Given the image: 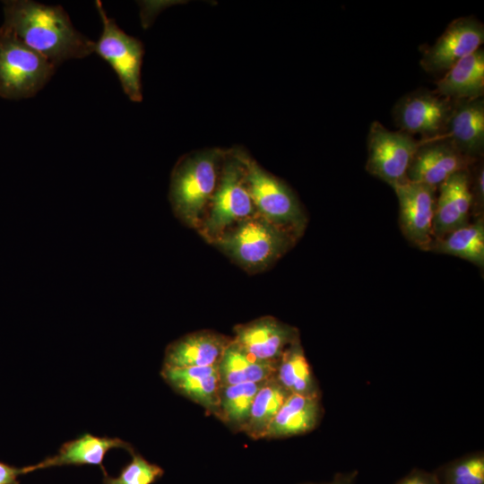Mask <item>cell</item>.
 <instances>
[{
  "label": "cell",
  "instance_id": "7c38bea8",
  "mask_svg": "<svg viewBox=\"0 0 484 484\" xmlns=\"http://www.w3.org/2000/svg\"><path fill=\"white\" fill-rule=\"evenodd\" d=\"M419 141L408 170V179L438 188L452 175L468 170L478 159L460 152L447 140Z\"/></svg>",
  "mask_w": 484,
  "mask_h": 484
},
{
  "label": "cell",
  "instance_id": "d4e9b609",
  "mask_svg": "<svg viewBox=\"0 0 484 484\" xmlns=\"http://www.w3.org/2000/svg\"><path fill=\"white\" fill-rule=\"evenodd\" d=\"M264 382L221 386L220 402L214 414L235 430H244L254 398Z\"/></svg>",
  "mask_w": 484,
  "mask_h": 484
},
{
  "label": "cell",
  "instance_id": "9a60e30c",
  "mask_svg": "<svg viewBox=\"0 0 484 484\" xmlns=\"http://www.w3.org/2000/svg\"><path fill=\"white\" fill-rule=\"evenodd\" d=\"M114 448H122L134 453V447L118 437L97 436L84 433L78 437L65 442L57 453L43 461L24 467L25 474L37 470L67 465H98L106 472L103 460L106 454Z\"/></svg>",
  "mask_w": 484,
  "mask_h": 484
},
{
  "label": "cell",
  "instance_id": "cb8c5ba5",
  "mask_svg": "<svg viewBox=\"0 0 484 484\" xmlns=\"http://www.w3.org/2000/svg\"><path fill=\"white\" fill-rule=\"evenodd\" d=\"M432 251L484 265V223L482 217L434 241Z\"/></svg>",
  "mask_w": 484,
  "mask_h": 484
},
{
  "label": "cell",
  "instance_id": "ac0fdd59",
  "mask_svg": "<svg viewBox=\"0 0 484 484\" xmlns=\"http://www.w3.org/2000/svg\"><path fill=\"white\" fill-rule=\"evenodd\" d=\"M231 340L209 331L187 334L168 345L162 367H192L217 365Z\"/></svg>",
  "mask_w": 484,
  "mask_h": 484
},
{
  "label": "cell",
  "instance_id": "52a82bcc",
  "mask_svg": "<svg viewBox=\"0 0 484 484\" xmlns=\"http://www.w3.org/2000/svg\"><path fill=\"white\" fill-rule=\"evenodd\" d=\"M211 201L209 215L199 227L209 241L217 239L234 222L238 223L256 213L243 167L232 153L225 160L220 183Z\"/></svg>",
  "mask_w": 484,
  "mask_h": 484
},
{
  "label": "cell",
  "instance_id": "4fadbf2b",
  "mask_svg": "<svg viewBox=\"0 0 484 484\" xmlns=\"http://www.w3.org/2000/svg\"><path fill=\"white\" fill-rule=\"evenodd\" d=\"M232 339L256 359L278 362L285 350L299 340L298 330L272 316H264L234 328Z\"/></svg>",
  "mask_w": 484,
  "mask_h": 484
},
{
  "label": "cell",
  "instance_id": "8fae6325",
  "mask_svg": "<svg viewBox=\"0 0 484 484\" xmlns=\"http://www.w3.org/2000/svg\"><path fill=\"white\" fill-rule=\"evenodd\" d=\"M393 190L399 202L400 226L404 237L418 248L431 250L437 189L408 179Z\"/></svg>",
  "mask_w": 484,
  "mask_h": 484
},
{
  "label": "cell",
  "instance_id": "4dcf8cb0",
  "mask_svg": "<svg viewBox=\"0 0 484 484\" xmlns=\"http://www.w3.org/2000/svg\"><path fill=\"white\" fill-rule=\"evenodd\" d=\"M356 476H357L356 471L348 472V473H339L330 482L321 483V484H354Z\"/></svg>",
  "mask_w": 484,
  "mask_h": 484
},
{
  "label": "cell",
  "instance_id": "ba28073f",
  "mask_svg": "<svg viewBox=\"0 0 484 484\" xmlns=\"http://www.w3.org/2000/svg\"><path fill=\"white\" fill-rule=\"evenodd\" d=\"M419 141L402 131H391L381 123L371 124L367 134L366 169L393 188L408 180V170Z\"/></svg>",
  "mask_w": 484,
  "mask_h": 484
},
{
  "label": "cell",
  "instance_id": "3957f363",
  "mask_svg": "<svg viewBox=\"0 0 484 484\" xmlns=\"http://www.w3.org/2000/svg\"><path fill=\"white\" fill-rule=\"evenodd\" d=\"M232 154L243 167L256 212L295 239L300 238L307 219L293 191L246 153L235 151Z\"/></svg>",
  "mask_w": 484,
  "mask_h": 484
},
{
  "label": "cell",
  "instance_id": "277c9868",
  "mask_svg": "<svg viewBox=\"0 0 484 484\" xmlns=\"http://www.w3.org/2000/svg\"><path fill=\"white\" fill-rule=\"evenodd\" d=\"M221 156L217 150L194 154L180 161L172 173L169 200L175 214L189 226H199L205 204L215 191Z\"/></svg>",
  "mask_w": 484,
  "mask_h": 484
},
{
  "label": "cell",
  "instance_id": "484cf974",
  "mask_svg": "<svg viewBox=\"0 0 484 484\" xmlns=\"http://www.w3.org/2000/svg\"><path fill=\"white\" fill-rule=\"evenodd\" d=\"M436 473L439 484H484V454L477 452L457 458Z\"/></svg>",
  "mask_w": 484,
  "mask_h": 484
},
{
  "label": "cell",
  "instance_id": "4316f807",
  "mask_svg": "<svg viewBox=\"0 0 484 484\" xmlns=\"http://www.w3.org/2000/svg\"><path fill=\"white\" fill-rule=\"evenodd\" d=\"M132 460L120 471L117 477L103 472V484H152L162 477L164 471L155 463L134 452Z\"/></svg>",
  "mask_w": 484,
  "mask_h": 484
},
{
  "label": "cell",
  "instance_id": "603a6c76",
  "mask_svg": "<svg viewBox=\"0 0 484 484\" xmlns=\"http://www.w3.org/2000/svg\"><path fill=\"white\" fill-rule=\"evenodd\" d=\"M290 393L275 376L264 381L258 389L244 428L251 438H264L266 431Z\"/></svg>",
  "mask_w": 484,
  "mask_h": 484
},
{
  "label": "cell",
  "instance_id": "d6986e66",
  "mask_svg": "<svg viewBox=\"0 0 484 484\" xmlns=\"http://www.w3.org/2000/svg\"><path fill=\"white\" fill-rule=\"evenodd\" d=\"M322 416L320 397L290 393L271 422L264 438H281L313 430Z\"/></svg>",
  "mask_w": 484,
  "mask_h": 484
},
{
  "label": "cell",
  "instance_id": "44dd1931",
  "mask_svg": "<svg viewBox=\"0 0 484 484\" xmlns=\"http://www.w3.org/2000/svg\"><path fill=\"white\" fill-rule=\"evenodd\" d=\"M277 364L255 359L231 340L218 365L220 385L264 382L275 376Z\"/></svg>",
  "mask_w": 484,
  "mask_h": 484
},
{
  "label": "cell",
  "instance_id": "f546056e",
  "mask_svg": "<svg viewBox=\"0 0 484 484\" xmlns=\"http://www.w3.org/2000/svg\"><path fill=\"white\" fill-rule=\"evenodd\" d=\"M25 474L24 467L17 468L0 462V484H20L18 477Z\"/></svg>",
  "mask_w": 484,
  "mask_h": 484
},
{
  "label": "cell",
  "instance_id": "f1b7e54d",
  "mask_svg": "<svg viewBox=\"0 0 484 484\" xmlns=\"http://www.w3.org/2000/svg\"><path fill=\"white\" fill-rule=\"evenodd\" d=\"M395 484H439V480L436 472L413 469Z\"/></svg>",
  "mask_w": 484,
  "mask_h": 484
},
{
  "label": "cell",
  "instance_id": "e0dca14e",
  "mask_svg": "<svg viewBox=\"0 0 484 484\" xmlns=\"http://www.w3.org/2000/svg\"><path fill=\"white\" fill-rule=\"evenodd\" d=\"M218 365L192 367H162L160 375L177 393L216 413L221 388Z\"/></svg>",
  "mask_w": 484,
  "mask_h": 484
},
{
  "label": "cell",
  "instance_id": "6da1fadb",
  "mask_svg": "<svg viewBox=\"0 0 484 484\" xmlns=\"http://www.w3.org/2000/svg\"><path fill=\"white\" fill-rule=\"evenodd\" d=\"M48 59L56 68L65 61L94 52L95 42L78 31L65 10L31 0L4 2L0 27Z\"/></svg>",
  "mask_w": 484,
  "mask_h": 484
},
{
  "label": "cell",
  "instance_id": "2e32d148",
  "mask_svg": "<svg viewBox=\"0 0 484 484\" xmlns=\"http://www.w3.org/2000/svg\"><path fill=\"white\" fill-rule=\"evenodd\" d=\"M460 152L471 159H480L484 151L483 98L455 100L444 134Z\"/></svg>",
  "mask_w": 484,
  "mask_h": 484
},
{
  "label": "cell",
  "instance_id": "7a4b0ae2",
  "mask_svg": "<svg viewBox=\"0 0 484 484\" xmlns=\"http://www.w3.org/2000/svg\"><path fill=\"white\" fill-rule=\"evenodd\" d=\"M296 239L257 212L229 229L213 242L249 272L262 271L293 245Z\"/></svg>",
  "mask_w": 484,
  "mask_h": 484
},
{
  "label": "cell",
  "instance_id": "30bf717a",
  "mask_svg": "<svg viewBox=\"0 0 484 484\" xmlns=\"http://www.w3.org/2000/svg\"><path fill=\"white\" fill-rule=\"evenodd\" d=\"M484 26L475 17L451 22L434 44L424 48L420 65L428 73H445L463 57L480 48Z\"/></svg>",
  "mask_w": 484,
  "mask_h": 484
},
{
  "label": "cell",
  "instance_id": "8992f818",
  "mask_svg": "<svg viewBox=\"0 0 484 484\" xmlns=\"http://www.w3.org/2000/svg\"><path fill=\"white\" fill-rule=\"evenodd\" d=\"M95 6L102 22V31L94 44V52L115 71L128 99L141 102L143 45L136 38L125 33L113 18L108 16L100 1L97 0Z\"/></svg>",
  "mask_w": 484,
  "mask_h": 484
},
{
  "label": "cell",
  "instance_id": "9c48e42d",
  "mask_svg": "<svg viewBox=\"0 0 484 484\" xmlns=\"http://www.w3.org/2000/svg\"><path fill=\"white\" fill-rule=\"evenodd\" d=\"M454 103L435 91L416 90L396 102L393 120L400 131L419 134L420 141L438 139L445 132Z\"/></svg>",
  "mask_w": 484,
  "mask_h": 484
},
{
  "label": "cell",
  "instance_id": "7402d4cb",
  "mask_svg": "<svg viewBox=\"0 0 484 484\" xmlns=\"http://www.w3.org/2000/svg\"><path fill=\"white\" fill-rule=\"evenodd\" d=\"M275 377L290 393L320 397V391L300 339L290 344L278 361Z\"/></svg>",
  "mask_w": 484,
  "mask_h": 484
},
{
  "label": "cell",
  "instance_id": "ffe728a7",
  "mask_svg": "<svg viewBox=\"0 0 484 484\" xmlns=\"http://www.w3.org/2000/svg\"><path fill=\"white\" fill-rule=\"evenodd\" d=\"M435 91L454 99L483 98L484 51L482 48L454 64L436 82Z\"/></svg>",
  "mask_w": 484,
  "mask_h": 484
},
{
  "label": "cell",
  "instance_id": "83f0119b",
  "mask_svg": "<svg viewBox=\"0 0 484 484\" xmlns=\"http://www.w3.org/2000/svg\"><path fill=\"white\" fill-rule=\"evenodd\" d=\"M470 192L471 196V212H475L478 218L484 203V167L483 161L478 159L469 169Z\"/></svg>",
  "mask_w": 484,
  "mask_h": 484
},
{
  "label": "cell",
  "instance_id": "5bb4252c",
  "mask_svg": "<svg viewBox=\"0 0 484 484\" xmlns=\"http://www.w3.org/2000/svg\"><path fill=\"white\" fill-rule=\"evenodd\" d=\"M437 190L433 223L434 241L470 222L471 196L469 169L452 175Z\"/></svg>",
  "mask_w": 484,
  "mask_h": 484
},
{
  "label": "cell",
  "instance_id": "5b68a950",
  "mask_svg": "<svg viewBox=\"0 0 484 484\" xmlns=\"http://www.w3.org/2000/svg\"><path fill=\"white\" fill-rule=\"evenodd\" d=\"M56 67L0 28V97L22 99L34 97L51 79Z\"/></svg>",
  "mask_w": 484,
  "mask_h": 484
}]
</instances>
